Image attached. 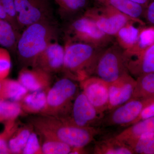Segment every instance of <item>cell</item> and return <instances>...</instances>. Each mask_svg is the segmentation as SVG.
Masks as SVG:
<instances>
[{
  "label": "cell",
  "mask_w": 154,
  "mask_h": 154,
  "mask_svg": "<svg viewBox=\"0 0 154 154\" xmlns=\"http://www.w3.org/2000/svg\"><path fill=\"white\" fill-rule=\"evenodd\" d=\"M28 123L43 138L60 141L72 147H85L102 132L98 127H82L66 118L43 114L30 117Z\"/></svg>",
  "instance_id": "1"
},
{
  "label": "cell",
  "mask_w": 154,
  "mask_h": 154,
  "mask_svg": "<svg viewBox=\"0 0 154 154\" xmlns=\"http://www.w3.org/2000/svg\"><path fill=\"white\" fill-rule=\"evenodd\" d=\"M58 28L52 20L29 25L20 33L17 45L19 60L23 67H33L38 56L57 38Z\"/></svg>",
  "instance_id": "2"
},
{
  "label": "cell",
  "mask_w": 154,
  "mask_h": 154,
  "mask_svg": "<svg viewBox=\"0 0 154 154\" xmlns=\"http://www.w3.org/2000/svg\"><path fill=\"white\" fill-rule=\"evenodd\" d=\"M64 48L62 72L66 77L79 82L92 76L98 57L105 48L69 40Z\"/></svg>",
  "instance_id": "3"
},
{
  "label": "cell",
  "mask_w": 154,
  "mask_h": 154,
  "mask_svg": "<svg viewBox=\"0 0 154 154\" xmlns=\"http://www.w3.org/2000/svg\"><path fill=\"white\" fill-rule=\"evenodd\" d=\"M75 82L66 76L57 81L48 91L46 105L40 114L67 117L79 93V86Z\"/></svg>",
  "instance_id": "4"
},
{
  "label": "cell",
  "mask_w": 154,
  "mask_h": 154,
  "mask_svg": "<svg viewBox=\"0 0 154 154\" xmlns=\"http://www.w3.org/2000/svg\"><path fill=\"white\" fill-rule=\"evenodd\" d=\"M127 73L124 50L115 43L102 50L91 76L98 77L110 84Z\"/></svg>",
  "instance_id": "5"
},
{
  "label": "cell",
  "mask_w": 154,
  "mask_h": 154,
  "mask_svg": "<svg viewBox=\"0 0 154 154\" xmlns=\"http://www.w3.org/2000/svg\"><path fill=\"white\" fill-rule=\"evenodd\" d=\"M69 31L70 38L68 40L85 42L101 48L109 45L113 37L105 34L92 19L84 14L74 19Z\"/></svg>",
  "instance_id": "6"
},
{
  "label": "cell",
  "mask_w": 154,
  "mask_h": 154,
  "mask_svg": "<svg viewBox=\"0 0 154 154\" xmlns=\"http://www.w3.org/2000/svg\"><path fill=\"white\" fill-rule=\"evenodd\" d=\"M92 19L104 33L115 37L122 28L134 19L109 6L102 5L87 9L84 14Z\"/></svg>",
  "instance_id": "7"
},
{
  "label": "cell",
  "mask_w": 154,
  "mask_h": 154,
  "mask_svg": "<svg viewBox=\"0 0 154 154\" xmlns=\"http://www.w3.org/2000/svg\"><path fill=\"white\" fill-rule=\"evenodd\" d=\"M154 102V98L133 99L123 105L108 111L101 125L104 127H127L131 125L143 110Z\"/></svg>",
  "instance_id": "8"
},
{
  "label": "cell",
  "mask_w": 154,
  "mask_h": 154,
  "mask_svg": "<svg viewBox=\"0 0 154 154\" xmlns=\"http://www.w3.org/2000/svg\"><path fill=\"white\" fill-rule=\"evenodd\" d=\"M20 29L29 25L52 20V9L48 0H14Z\"/></svg>",
  "instance_id": "9"
},
{
  "label": "cell",
  "mask_w": 154,
  "mask_h": 154,
  "mask_svg": "<svg viewBox=\"0 0 154 154\" xmlns=\"http://www.w3.org/2000/svg\"><path fill=\"white\" fill-rule=\"evenodd\" d=\"M104 116L96 110L82 91L77 94L69 114L64 118L78 126L98 127Z\"/></svg>",
  "instance_id": "10"
},
{
  "label": "cell",
  "mask_w": 154,
  "mask_h": 154,
  "mask_svg": "<svg viewBox=\"0 0 154 154\" xmlns=\"http://www.w3.org/2000/svg\"><path fill=\"white\" fill-rule=\"evenodd\" d=\"M79 83L82 91L89 101L99 113L105 115L109 103V83L93 76Z\"/></svg>",
  "instance_id": "11"
},
{
  "label": "cell",
  "mask_w": 154,
  "mask_h": 154,
  "mask_svg": "<svg viewBox=\"0 0 154 154\" xmlns=\"http://www.w3.org/2000/svg\"><path fill=\"white\" fill-rule=\"evenodd\" d=\"M136 85V79L128 73L109 84V103L107 112L131 100Z\"/></svg>",
  "instance_id": "12"
},
{
  "label": "cell",
  "mask_w": 154,
  "mask_h": 154,
  "mask_svg": "<svg viewBox=\"0 0 154 154\" xmlns=\"http://www.w3.org/2000/svg\"><path fill=\"white\" fill-rule=\"evenodd\" d=\"M124 57L127 70L134 79L154 72V44L140 52H124Z\"/></svg>",
  "instance_id": "13"
},
{
  "label": "cell",
  "mask_w": 154,
  "mask_h": 154,
  "mask_svg": "<svg viewBox=\"0 0 154 154\" xmlns=\"http://www.w3.org/2000/svg\"><path fill=\"white\" fill-rule=\"evenodd\" d=\"M64 47L56 41L53 42L37 58L33 67L49 73L62 71L64 60Z\"/></svg>",
  "instance_id": "14"
},
{
  "label": "cell",
  "mask_w": 154,
  "mask_h": 154,
  "mask_svg": "<svg viewBox=\"0 0 154 154\" xmlns=\"http://www.w3.org/2000/svg\"><path fill=\"white\" fill-rule=\"evenodd\" d=\"M51 75L37 68L23 67L18 80L28 92L47 91L51 87Z\"/></svg>",
  "instance_id": "15"
},
{
  "label": "cell",
  "mask_w": 154,
  "mask_h": 154,
  "mask_svg": "<svg viewBox=\"0 0 154 154\" xmlns=\"http://www.w3.org/2000/svg\"><path fill=\"white\" fill-rule=\"evenodd\" d=\"M146 25L142 20H132L128 22L115 35L116 43L124 51L130 49L136 43L141 29Z\"/></svg>",
  "instance_id": "16"
},
{
  "label": "cell",
  "mask_w": 154,
  "mask_h": 154,
  "mask_svg": "<svg viewBox=\"0 0 154 154\" xmlns=\"http://www.w3.org/2000/svg\"><path fill=\"white\" fill-rule=\"evenodd\" d=\"M154 132V117L137 122L114 136L119 140L128 143L145 133Z\"/></svg>",
  "instance_id": "17"
},
{
  "label": "cell",
  "mask_w": 154,
  "mask_h": 154,
  "mask_svg": "<svg viewBox=\"0 0 154 154\" xmlns=\"http://www.w3.org/2000/svg\"><path fill=\"white\" fill-rule=\"evenodd\" d=\"M99 5L109 6L134 19L142 20L145 8L130 0H94Z\"/></svg>",
  "instance_id": "18"
},
{
  "label": "cell",
  "mask_w": 154,
  "mask_h": 154,
  "mask_svg": "<svg viewBox=\"0 0 154 154\" xmlns=\"http://www.w3.org/2000/svg\"><path fill=\"white\" fill-rule=\"evenodd\" d=\"M94 153L133 154L134 153L129 146L113 136L96 142L94 146Z\"/></svg>",
  "instance_id": "19"
},
{
  "label": "cell",
  "mask_w": 154,
  "mask_h": 154,
  "mask_svg": "<svg viewBox=\"0 0 154 154\" xmlns=\"http://www.w3.org/2000/svg\"><path fill=\"white\" fill-rule=\"evenodd\" d=\"M48 91L28 92L19 102L24 113L41 114L46 105Z\"/></svg>",
  "instance_id": "20"
},
{
  "label": "cell",
  "mask_w": 154,
  "mask_h": 154,
  "mask_svg": "<svg viewBox=\"0 0 154 154\" xmlns=\"http://www.w3.org/2000/svg\"><path fill=\"white\" fill-rule=\"evenodd\" d=\"M1 83L0 99L19 102L29 92L18 80L7 78L2 80Z\"/></svg>",
  "instance_id": "21"
},
{
  "label": "cell",
  "mask_w": 154,
  "mask_h": 154,
  "mask_svg": "<svg viewBox=\"0 0 154 154\" xmlns=\"http://www.w3.org/2000/svg\"><path fill=\"white\" fill-rule=\"evenodd\" d=\"M11 23L0 19V46L8 50L16 51L20 36Z\"/></svg>",
  "instance_id": "22"
},
{
  "label": "cell",
  "mask_w": 154,
  "mask_h": 154,
  "mask_svg": "<svg viewBox=\"0 0 154 154\" xmlns=\"http://www.w3.org/2000/svg\"><path fill=\"white\" fill-rule=\"evenodd\" d=\"M33 129V126L29 123L20 128H18L9 141L8 147L11 154H22Z\"/></svg>",
  "instance_id": "23"
},
{
  "label": "cell",
  "mask_w": 154,
  "mask_h": 154,
  "mask_svg": "<svg viewBox=\"0 0 154 154\" xmlns=\"http://www.w3.org/2000/svg\"><path fill=\"white\" fill-rule=\"evenodd\" d=\"M133 95V99L154 98V72L139 77Z\"/></svg>",
  "instance_id": "24"
},
{
  "label": "cell",
  "mask_w": 154,
  "mask_h": 154,
  "mask_svg": "<svg viewBox=\"0 0 154 154\" xmlns=\"http://www.w3.org/2000/svg\"><path fill=\"white\" fill-rule=\"evenodd\" d=\"M23 113L19 102L0 99V122L16 120Z\"/></svg>",
  "instance_id": "25"
},
{
  "label": "cell",
  "mask_w": 154,
  "mask_h": 154,
  "mask_svg": "<svg viewBox=\"0 0 154 154\" xmlns=\"http://www.w3.org/2000/svg\"><path fill=\"white\" fill-rule=\"evenodd\" d=\"M127 145L134 154H154V132L145 133Z\"/></svg>",
  "instance_id": "26"
},
{
  "label": "cell",
  "mask_w": 154,
  "mask_h": 154,
  "mask_svg": "<svg viewBox=\"0 0 154 154\" xmlns=\"http://www.w3.org/2000/svg\"><path fill=\"white\" fill-rule=\"evenodd\" d=\"M154 44V26H144L141 29L138 38L133 47L124 52L133 54L140 52Z\"/></svg>",
  "instance_id": "27"
},
{
  "label": "cell",
  "mask_w": 154,
  "mask_h": 154,
  "mask_svg": "<svg viewBox=\"0 0 154 154\" xmlns=\"http://www.w3.org/2000/svg\"><path fill=\"white\" fill-rule=\"evenodd\" d=\"M61 13L67 17H73L85 10L88 0H55Z\"/></svg>",
  "instance_id": "28"
},
{
  "label": "cell",
  "mask_w": 154,
  "mask_h": 154,
  "mask_svg": "<svg viewBox=\"0 0 154 154\" xmlns=\"http://www.w3.org/2000/svg\"><path fill=\"white\" fill-rule=\"evenodd\" d=\"M72 147L60 141L44 139L42 146L43 154H69Z\"/></svg>",
  "instance_id": "29"
},
{
  "label": "cell",
  "mask_w": 154,
  "mask_h": 154,
  "mask_svg": "<svg viewBox=\"0 0 154 154\" xmlns=\"http://www.w3.org/2000/svg\"><path fill=\"white\" fill-rule=\"evenodd\" d=\"M4 130L0 133V154H11L8 147V142L11 137L18 128L16 120L5 123Z\"/></svg>",
  "instance_id": "30"
},
{
  "label": "cell",
  "mask_w": 154,
  "mask_h": 154,
  "mask_svg": "<svg viewBox=\"0 0 154 154\" xmlns=\"http://www.w3.org/2000/svg\"><path fill=\"white\" fill-rule=\"evenodd\" d=\"M12 62L8 50L0 47V81L8 78L11 72Z\"/></svg>",
  "instance_id": "31"
},
{
  "label": "cell",
  "mask_w": 154,
  "mask_h": 154,
  "mask_svg": "<svg viewBox=\"0 0 154 154\" xmlns=\"http://www.w3.org/2000/svg\"><path fill=\"white\" fill-rule=\"evenodd\" d=\"M0 2L2 3L6 14L8 15L9 22L16 30H20L18 24L17 13L14 0H0Z\"/></svg>",
  "instance_id": "32"
},
{
  "label": "cell",
  "mask_w": 154,
  "mask_h": 154,
  "mask_svg": "<svg viewBox=\"0 0 154 154\" xmlns=\"http://www.w3.org/2000/svg\"><path fill=\"white\" fill-rule=\"evenodd\" d=\"M23 154H43L37 135L33 131L22 151Z\"/></svg>",
  "instance_id": "33"
},
{
  "label": "cell",
  "mask_w": 154,
  "mask_h": 154,
  "mask_svg": "<svg viewBox=\"0 0 154 154\" xmlns=\"http://www.w3.org/2000/svg\"><path fill=\"white\" fill-rule=\"evenodd\" d=\"M152 117H154V102L148 105L143 110L140 115L134 122L132 125L140 120Z\"/></svg>",
  "instance_id": "34"
},
{
  "label": "cell",
  "mask_w": 154,
  "mask_h": 154,
  "mask_svg": "<svg viewBox=\"0 0 154 154\" xmlns=\"http://www.w3.org/2000/svg\"><path fill=\"white\" fill-rule=\"evenodd\" d=\"M144 18L149 26H154V0H152L146 8Z\"/></svg>",
  "instance_id": "35"
},
{
  "label": "cell",
  "mask_w": 154,
  "mask_h": 154,
  "mask_svg": "<svg viewBox=\"0 0 154 154\" xmlns=\"http://www.w3.org/2000/svg\"><path fill=\"white\" fill-rule=\"evenodd\" d=\"M87 152L86 151L85 147H74L72 148L71 151L69 154H86Z\"/></svg>",
  "instance_id": "36"
},
{
  "label": "cell",
  "mask_w": 154,
  "mask_h": 154,
  "mask_svg": "<svg viewBox=\"0 0 154 154\" xmlns=\"http://www.w3.org/2000/svg\"><path fill=\"white\" fill-rule=\"evenodd\" d=\"M0 19H2V20H5V21L9 22L8 15L6 14V11H5V9H4L1 2H0Z\"/></svg>",
  "instance_id": "37"
},
{
  "label": "cell",
  "mask_w": 154,
  "mask_h": 154,
  "mask_svg": "<svg viewBox=\"0 0 154 154\" xmlns=\"http://www.w3.org/2000/svg\"><path fill=\"white\" fill-rule=\"evenodd\" d=\"M130 1L140 5H141L143 6L144 8H146L148 5H149V3L152 0H130Z\"/></svg>",
  "instance_id": "38"
},
{
  "label": "cell",
  "mask_w": 154,
  "mask_h": 154,
  "mask_svg": "<svg viewBox=\"0 0 154 154\" xmlns=\"http://www.w3.org/2000/svg\"><path fill=\"white\" fill-rule=\"evenodd\" d=\"M1 87H2V83H1V81H0V91H1Z\"/></svg>",
  "instance_id": "39"
},
{
  "label": "cell",
  "mask_w": 154,
  "mask_h": 154,
  "mask_svg": "<svg viewBox=\"0 0 154 154\" xmlns=\"http://www.w3.org/2000/svg\"><path fill=\"white\" fill-rule=\"evenodd\" d=\"M54 1H55V0H54Z\"/></svg>",
  "instance_id": "40"
}]
</instances>
